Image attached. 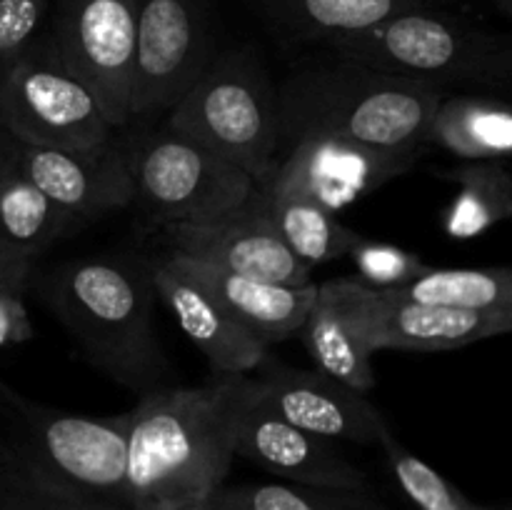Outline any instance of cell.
<instances>
[{
	"label": "cell",
	"instance_id": "cell-19",
	"mask_svg": "<svg viewBox=\"0 0 512 510\" xmlns=\"http://www.w3.org/2000/svg\"><path fill=\"white\" fill-rule=\"evenodd\" d=\"M180 255V253H178ZM185 258V255H183ZM190 273L218 298V303L260 340L265 348L298 335L318 285H278L250 280L213 265L185 258Z\"/></svg>",
	"mask_w": 512,
	"mask_h": 510
},
{
	"label": "cell",
	"instance_id": "cell-13",
	"mask_svg": "<svg viewBox=\"0 0 512 510\" xmlns=\"http://www.w3.org/2000/svg\"><path fill=\"white\" fill-rule=\"evenodd\" d=\"M235 458H245L285 483L335 490H370V478L360 465L348 460L335 440L320 438L280 418L253 395L240 408L233 438Z\"/></svg>",
	"mask_w": 512,
	"mask_h": 510
},
{
	"label": "cell",
	"instance_id": "cell-16",
	"mask_svg": "<svg viewBox=\"0 0 512 510\" xmlns=\"http://www.w3.org/2000/svg\"><path fill=\"white\" fill-rule=\"evenodd\" d=\"M150 283L180 323L183 333L205 355L213 373L250 375L268 355V348L250 335L213 293L190 273L183 255L170 250L150 268Z\"/></svg>",
	"mask_w": 512,
	"mask_h": 510
},
{
	"label": "cell",
	"instance_id": "cell-34",
	"mask_svg": "<svg viewBox=\"0 0 512 510\" xmlns=\"http://www.w3.org/2000/svg\"><path fill=\"white\" fill-rule=\"evenodd\" d=\"M493 5L505 15V18H510L512 15V0H493Z\"/></svg>",
	"mask_w": 512,
	"mask_h": 510
},
{
	"label": "cell",
	"instance_id": "cell-32",
	"mask_svg": "<svg viewBox=\"0 0 512 510\" xmlns=\"http://www.w3.org/2000/svg\"><path fill=\"white\" fill-rule=\"evenodd\" d=\"M15 150H18V140L0 128V180L15 168Z\"/></svg>",
	"mask_w": 512,
	"mask_h": 510
},
{
	"label": "cell",
	"instance_id": "cell-23",
	"mask_svg": "<svg viewBox=\"0 0 512 510\" xmlns=\"http://www.w3.org/2000/svg\"><path fill=\"white\" fill-rule=\"evenodd\" d=\"M283 38L328 43L358 33L403 10L430 8L443 0H250Z\"/></svg>",
	"mask_w": 512,
	"mask_h": 510
},
{
	"label": "cell",
	"instance_id": "cell-14",
	"mask_svg": "<svg viewBox=\"0 0 512 510\" xmlns=\"http://www.w3.org/2000/svg\"><path fill=\"white\" fill-rule=\"evenodd\" d=\"M15 170L80 223L133 203L130 150L115 138L88 148L18 143Z\"/></svg>",
	"mask_w": 512,
	"mask_h": 510
},
{
	"label": "cell",
	"instance_id": "cell-9",
	"mask_svg": "<svg viewBox=\"0 0 512 510\" xmlns=\"http://www.w3.org/2000/svg\"><path fill=\"white\" fill-rule=\"evenodd\" d=\"M210 0H135L130 118L168 113L213 60Z\"/></svg>",
	"mask_w": 512,
	"mask_h": 510
},
{
	"label": "cell",
	"instance_id": "cell-5",
	"mask_svg": "<svg viewBox=\"0 0 512 510\" xmlns=\"http://www.w3.org/2000/svg\"><path fill=\"white\" fill-rule=\"evenodd\" d=\"M165 115L170 130L213 150L253 180L273 170L280 145L278 88L253 45L213 55Z\"/></svg>",
	"mask_w": 512,
	"mask_h": 510
},
{
	"label": "cell",
	"instance_id": "cell-26",
	"mask_svg": "<svg viewBox=\"0 0 512 510\" xmlns=\"http://www.w3.org/2000/svg\"><path fill=\"white\" fill-rule=\"evenodd\" d=\"M215 510H390L373 490L313 488L298 483L220 485L210 493Z\"/></svg>",
	"mask_w": 512,
	"mask_h": 510
},
{
	"label": "cell",
	"instance_id": "cell-20",
	"mask_svg": "<svg viewBox=\"0 0 512 510\" xmlns=\"http://www.w3.org/2000/svg\"><path fill=\"white\" fill-rule=\"evenodd\" d=\"M78 225V218L58 208L18 170H10L0 180V278L28 285L35 260L73 235Z\"/></svg>",
	"mask_w": 512,
	"mask_h": 510
},
{
	"label": "cell",
	"instance_id": "cell-33",
	"mask_svg": "<svg viewBox=\"0 0 512 510\" xmlns=\"http://www.w3.org/2000/svg\"><path fill=\"white\" fill-rule=\"evenodd\" d=\"M148 510H215L213 498L205 495V498H190V500H180V503H168V505H155V508Z\"/></svg>",
	"mask_w": 512,
	"mask_h": 510
},
{
	"label": "cell",
	"instance_id": "cell-15",
	"mask_svg": "<svg viewBox=\"0 0 512 510\" xmlns=\"http://www.w3.org/2000/svg\"><path fill=\"white\" fill-rule=\"evenodd\" d=\"M165 233L173 253L198 263L263 283H313V270L285 248L268 220L248 203L205 223L165 225Z\"/></svg>",
	"mask_w": 512,
	"mask_h": 510
},
{
	"label": "cell",
	"instance_id": "cell-21",
	"mask_svg": "<svg viewBox=\"0 0 512 510\" xmlns=\"http://www.w3.org/2000/svg\"><path fill=\"white\" fill-rule=\"evenodd\" d=\"M245 203L268 220L285 248L310 270L315 265L345 258L363 238L355 230L345 228L333 210L300 195L270 190L260 183L253 185Z\"/></svg>",
	"mask_w": 512,
	"mask_h": 510
},
{
	"label": "cell",
	"instance_id": "cell-17",
	"mask_svg": "<svg viewBox=\"0 0 512 510\" xmlns=\"http://www.w3.org/2000/svg\"><path fill=\"white\" fill-rule=\"evenodd\" d=\"M373 288L353 278L318 285L298 335L315 370L370 393L375 388L373 348L368 343V303Z\"/></svg>",
	"mask_w": 512,
	"mask_h": 510
},
{
	"label": "cell",
	"instance_id": "cell-7",
	"mask_svg": "<svg viewBox=\"0 0 512 510\" xmlns=\"http://www.w3.org/2000/svg\"><path fill=\"white\" fill-rule=\"evenodd\" d=\"M128 150L133 200L163 228L233 213L255 185L248 173L168 125L128 145Z\"/></svg>",
	"mask_w": 512,
	"mask_h": 510
},
{
	"label": "cell",
	"instance_id": "cell-25",
	"mask_svg": "<svg viewBox=\"0 0 512 510\" xmlns=\"http://www.w3.org/2000/svg\"><path fill=\"white\" fill-rule=\"evenodd\" d=\"M458 195L443 213L448 238L470 240L512 215V175L508 160H473L445 173Z\"/></svg>",
	"mask_w": 512,
	"mask_h": 510
},
{
	"label": "cell",
	"instance_id": "cell-30",
	"mask_svg": "<svg viewBox=\"0 0 512 510\" xmlns=\"http://www.w3.org/2000/svg\"><path fill=\"white\" fill-rule=\"evenodd\" d=\"M48 5L50 0H0V60L38 38Z\"/></svg>",
	"mask_w": 512,
	"mask_h": 510
},
{
	"label": "cell",
	"instance_id": "cell-24",
	"mask_svg": "<svg viewBox=\"0 0 512 510\" xmlns=\"http://www.w3.org/2000/svg\"><path fill=\"white\" fill-rule=\"evenodd\" d=\"M393 298L470 313L512 315V270L498 268H425L418 278L393 290Z\"/></svg>",
	"mask_w": 512,
	"mask_h": 510
},
{
	"label": "cell",
	"instance_id": "cell-22",
	"mask_svg": "<svg viewBox=\"0 0 512 510\" xmlns=\"http://www.w3.org/2000/svg\"><path fill=\"white\" fill-rule=\"evenodd\" d=\"M435 145L468 160H508L512 153V108L490 95H448L438 100L423 133Z\"/></svg>",
	"mask_w": 512,
	"mask_h": 510
},
{
	"label": "cell",
	"instance_id": "cell-18",
	"mask_svg": "<svg viewBox=\"0 0 512 510\" xmlns=\"http://www.w3.org/2000/svg\"><path fill=\"white\" fill-rule=\"evenodd\" d=\"M512 330V315L470 313L413 303L373 290L368 303V343L378 350L440 353L480 340L498 338Z\"/></svg>",
	"mask_w": 512,
	"mask_h": 510
},
{
	"label": "cell",
	"instance_id": "cell-12",
	"mask_svg": "<svg viewBox=\"0 0 512 510\" xmlns=\"http://www.w3.org/2000/svg\"><path fill=\"white\" fill-rule=\"evenodd\" d=\"M250 388L263 405L288 423L328 440L378 445L388 423L368 400V393L350 388L320 370L290 368L265 355L250 373Z\"/></svg>",
	"mask_w": 512,
	"mask_h": 510
},
{
	"label": "cell",
	"instance_id": "cell-29",
	"mask_svg": "<svg viewBox=\"0 0 512 510\" xmlns=\"http://www.w3.org/2000/svg\"><path fill=\"white\" fill-rule=\"evenodd\" d=\"M348 255L360 273L355 280L373 290L400 288L425 270L418 253H410L398 245L375 243L368 238H360Z\"/></svg>",
	"mask_w": 512,
	"mask_h": 510
},
{
	"label": "cell",
	"instance_id": "cell-10",
	"mask_svg": "<svg viewBox=\"0 0 512 510\" xmlns=\"http://www.w3.org/2000/svg\"><path fill=\"white\" fill-rule=\"evenodd\" d=\"M55 48L88 83L110 123L130 120L135 68V0H60Z\"/></svg>",
	"mask_w": 512,
	"mask_h": 510
},
{
	"label": "cell",
	"instance_id": "cell-28",
	"mask_svg": "<svg viewBox=\"0 0 512 510\" xmlns=\"http://www.w3.org/2000/svg\"><path fill=\"white\" fill-rule=\"evenodd\" d=\"M378 445L383 448L395 485L415 510H510L498 508V505H480L470 500L458 485L450 483L433 465H428L423 458L403 448L393 438V433H385Z\"/></svg>",
	"mask_w": 512,
	"mask_h": 510
},
{
	"label": "cell",
	"instance_id": "cell-31",
	"mask_svg": "<svg viewBox=\"0 0 512 510\" xmlns=\"http://www.w3.org/2000/svg\"><path fill=\"white\" fill-rule=\"evenodd\" d=\"M25 288H28L25 283L0 278V350L25 343L35 335L23 303Z\"/></svg>",
	"mask_w": 512,
	"mask_h": 510
},
{
	"label": "cell",
	"instance_id": "cell-8",
	"mask_svg": "<svg viewBox=\"0 0 512 510\" xmlns=\"http://www.w3.org/2000/svg\"><path fill=\"white\" fill-rule=\"evenodd\" d=\"M0 395L15 408L25 458L58 483L125 508L128 413L75 415L30 403L0 383ZM128 510V508H125Z\"/></svg>",
	"mask_w": 512,
	"mask_h": 510
},
{
	"label": "cell",
	"instance_id": "cell-3",
	"mask_svg": "<svg viewBox=\"0 0 512 510\" xmlns=\"http://www.w3.org/2000/svg\"><path fill=\"white\" fill-rule=\"evenodd\" d=\"M150 270L120 258H88L50 275L45 300L90 363L115 383L155 390L165 370L155 338Z\"/></svg>",
	"mask_w": 512,
	"mask_h": 510
},
{
	"label": "cell",
	"instance_id": "cell-27",
	"mask_svg": "<svg viewBox=\"0 0 512 510\" xmlns=\"http://www.w3.org/2000/svg\"><path fill=\"white\" fill-rule=\"evenodd\" d=\"M0 510H125L45 475L10 440L0 443Z\"/></svg>",
	"mask_w": 512,
	"mask_h": 510
},
{
	"label": "cell",
	"instance_id": "cell-11",
	"mask_svg": "<svg viewBox=\"0 0 512 510\" xmlns=\"http://www.w3.org/2000/svg\"><path fill=\"white\" fill-rule=\"evenodd\" d=\"M415 160L418 153L373 148L338 135H305L280 148L273 170L255 183L338 213L408 173Z\"/></svg>",
	"mask_w": 512,
	"mask_h": 510
},
{
	"label": "cell",
	"instance_id": "cell-4",
	"mask_svg": "<svg viewBox=\"0 0 512 510\" xmlns=\"http://www.w3.org/2000/svg\"><path fill=\"white\" fill-rule=\"evenodd\" d=\"M335 58L383 73L448 85H503L512 75V43L440 5L403 10L370 28L328 40Z\"/></svg>",
	"mask_w": 512,
	"mask_h": 510
},
{
	"label": "cell",
	"instance_id": "cell-1",
	"mask_svg": "<svg viewBox=\"0 0 512 510\" xmlns=\"http://www.w3.org/2000/svg\"><path fill=\"white\" fill-rule=\"evenodd\" d=\"M250 375H220L200 388L148 390L128 413L125 508L205 498L233 465V438Z\"/></svg>",
	"mask_w": 512,
	"mask_h": 510
},
{
	"label": "cell",
	"instance_id": "cell-2",
	"mask_svg": "<svg viewBox=\"0 0 512 510\" xmlns=\"http://www.w3.org/2000/svg\"><path fill=\"white\" fill-rule=\"evenodd\" d=\"M445 90L353 60L310 65L278 88L280 148L305 135H338L385 150L420 153Z\"/></svg>",
	"mask_w": 512,
	"mask_h": 510
},
{
	"label": "cell",
	"instance_id": "cell-6",
	"mask_svg": "<svg viewBox=\"0 0 512 510\" xmlns=\"http://www.w3.org/2000/svg\"><path fill=\"white\" fill-rule=\"evenodd\" d=\"M0 128L18 143L88 148L113 138L98 98L68 68L50 35L0 60Z\"/></svg>",
	"mask_w": 512,
	"mask_h": 510
}]
</instances>
